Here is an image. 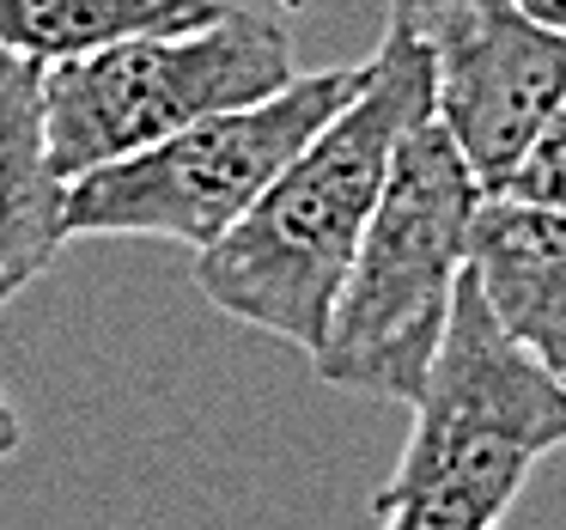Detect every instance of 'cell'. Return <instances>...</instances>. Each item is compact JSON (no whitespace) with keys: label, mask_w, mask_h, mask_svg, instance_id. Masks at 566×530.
Masks as SVG:
<instances>
[{"label":"cell","mask_w":566,"mask_h":530,"mask_svg":"<svg viewBox=\"0 0 566 530\" xmlns=\"http://www.w3.org/2000/svg\"><path fill=\"white\" fill-rule=\"evenodd\" d=\"M427 111V55L384 25L354 104L274 177L269 196L220 245L196 257V287L208 293V305L317 360L390 184L396 147Z\"/></svg>","instance_id":"obj_1"},{"label":"cell","mask_w":566,"mask_h":530,"mask_svg":"<svg viewBox=\"0 0 566 530\" xmlns=\"http://www.w3.org/2000/svg\"><path fill=\"white\" fill-rule=\"evenodd\" d=\"M560 445L566 384L505 335L469 274L371 518L378 530H500L530 469Z\"/></svg>","instance_id":"obj_2"},{"label":"cell","mask_w":566,"mask_h":530,"mask_svg":"<svg viewBox=\"0 0 566 530\" xmlns=\"http://www.w3.org/2000/svg\"><path fill=\"white\" fill-rule=\"evenodd\" d=\"M481 201L488 184L427 111L396 147L390 184L342 287L329 342L311 360L323 384L378 403H415L469 281V238Z\"/></svg>","instance_id":"obj_3"},{"label":"cell","mask_w":566,"mask_h":530,"mask_svg":"<svg viewBox=\"0 0 566 530\" xmlns=\"http://www.w3.org/2000/svg\"><path fill=\"white\" fill-rule=\"evenodd\" d=\"M293 38L286 25L244 7L189 31H147L111 50H92L43 74L50 153L67 184L123 165L184 128L238 104H262L293 86Z\"/></svg>","instance_id":"obj_4"},{"label":"cell","mask_w":566,"mask_h":530,"mask_svg":"<svg viewBox=\"0 0 566 530\" xmlns=\"http://www.w3.org/2000/svg\"><path fill=\"white\" fill-rule=\"evenodd\" d=\"M366 62L298 74L262 104H238L123 165L80 177L67 189V238H165L213 250L269 184L354 104Z\"/></svg>","instance_id":"obj_5"},{"label":"cell","mask_w":566,"mask_h":530,"mask_svg":"<svg viewBox=\"0 0 566 530\" xmlns=\"http://www.w3.org/2000/svg\"><path fill=\"white\" fill-rule=\"evenodd\" d=\"M384 25L427 55L432 116L493 196L566 92V31L517 0H390Z\"/></svg>","instance_id":"obj_6"},{"label":"cell","mask_w":566,"mask_h":530,"mask_svg":"<svg viewBox=\"0 0 566 530\" xmlns=\"http://www.w3.org/2000/svg\"><path fill=\"white\" fill-rule=\"evenodd\" d=\"M469 274L505 335L566 384V214L488 196L469 238Z\"/></svg>","instance_id":"obj_7"},{"label":"cell","mask_w":566,"mask_h":530,"mask_svg":"<svg viewBox=\"0 0 566 530\" xmlns=\"http://www.w3.org/2000/svg\"><path fill=\"white\" fill-rule=\"evenodd\" d=\"M67 189L50 153L43 67L0 55V305H13L67 245Z\"/></svg>","instance_id":"obj_8"},{"label":"cell","mask_w":566,"mask_h":530,"mask_svg":"<svg viewBox=\"0 0 566 530\" xmlns=\"http://www.w3.org/2000/svg\"><path fill=\"white\" fill-rule=\"evenodd\" d=\"M226 13V0H0V55L62 67L147 31H189Z\"/></svg>","instance_id":"obj_9"},{"label":"cell","mask_w":566,"mask_h":530,"mask_svg":"<svg viewBox=\"0 0 566 530\" xmlns=\"http://www.w3.org/2000/svg\"><path fill=\"white\" fill-rule=\"evenodd\" d=\"M493 196L536 201V208H560L566 214V92H560V104H554V116L542 123L536 147L524 153V165H517Z\"/></svg>","instance_id":"obj_10"},{"label":"cell","mask_w":566,"mask_h":530,"mask_svg":"<svg viewBox=\"0 0 566 530\" xmlns=\"http://www.w3.org/2000/svg\"><path fill=\"white\" fill-rule=\"evenodd\" d=\"M25 445V420H19V408L7 403V391H0V464Z\"/></svg>","instance_id":"obj_11"},{"label":"cell","mask_w":566,"mask_h":530,"mask_svg":"<svg viewBox=\"0 0 566 530\" xmlns=\"http://www.w3.org/2000/svg\"><path fill=\"white\" fill-rule=\"evenodd\" d=\"M524 13H536L542 25H554V31H566V0H517Z\"/></svg>","instance_id":"obj_12"}]
</instances>
